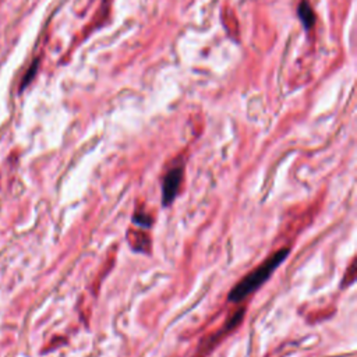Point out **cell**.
I'll list each match as a JSON object with an SVG mask.
<instances>
[{
	"mask_svg": "<svg viewBox=\"0 0 357 357\" xmlns=\"http://www.w3.org/2000/svg\"><path fill=\"white\" fill-rule=\"evenodd\" d=\"M149 216L148 215H145V213H134L133 216V222L135 223V225H138V226H141V228H149L151 226V223H152V221L151 219H148Z\"/></svg>",
	"mask_w": 357,
	"mask_h": 357,
	"instance_id": "cell-4",
	"label": "cell"
},
{
	"mask_svg": "<svg viewBox=\"0 0 357 357\" xmlns=\"http://www.w3.org/2000/svg\"><path fill=\"white\" fill-rule=\"evenodd\" d=\"M298 13H299V17H300V20H302L303 25H304V28H306V30H308L310 27H312V25H314V20H315V17H314L312 9L310 7V5H308L307 2H302V3L299 5Z\"/></svg>",
	"mask_w": 357,
	"mask_h": 357,
	"instance_id": "cell-3",
	"label": "cell"
},
{
	"mask_svg": "<svg viewBox=\"0 0 357 357\" xmlns=\"http://www.w3.org/2000/svg\"><path fill=\"white\" fill-rule=\"evenodd\" d=\"M183 176L184 169L182 165L174 166L165 174L164 183H162V203H164V205L173 203V200L176 199L179 193V189L182 186V182H183Z\"/></svg>",
	"mask_w": 357,
	"mask_h": 357,
	"instance_id": "cell-2",
	"label": "cell"
},
{
	"mask_svg": "<svg viewBox=\"0 0 357 357\" xmlns=\"http://www.w3.org/2000/svg\"><path fill=\"white\" fill-rule=\"evenodd\" d=\"M289 253H290L289 248L285 247L281 248V250H276L272 255H269L261 265H258L255 269H253L251 272L248 273L247 276H244V278L230 290L228 298L229 302H243V300H246L251 293H254L257 289L261 288L264 283L271 278L273 271L288 258Z\"/></svg>",
	"mask_w": 357,
	"mask_h": 357,
	"instance_id": "cell-1",
	"label": "cell"
}]
</instances>
